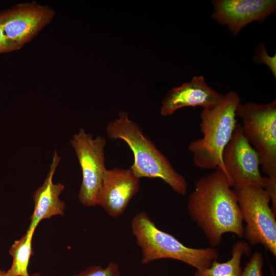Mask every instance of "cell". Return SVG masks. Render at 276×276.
<instances>
[{
    "label": "cell",
    "instance_id": "obj_1",
    "mask_svg": "<svg viewBox=\"0 0 276 276\" xmlns=\"http://www.w3.org/2000/svg\"><path fill=\"white\" fill-rule=\"evenodd\" d=\"M187 210L213 247L221 244L225 233L243 237L244 226L236 193L219 168L196 181Z\"/></svg>",
    "mask_w": 276,
    "mask_h": 276
},
{
    "label": "cell",
    "instance_id": "obj_2",
    "mask_svg": "<svg viewBox=\"0 0 276 276\" xmlns=\"http://www.w3.org/2000/svg\"><path fill=\"white\" fill-rule=\"evenodd\" d=\"M106 131L109 139L122 140L130 148L134 162L130 169L138 178H160L175 193L186 195L188 185L185 177L175 170L139 125L129 119L127 112H120L108 123Z\"/></svg>",
    "mask_w": 276,
    "mask_h": 276
},
{
    "label": "cell",
    "instance_id": "obj_3",
    "mask_svg": "<svg viewBox=\"0 0 276 276\" xmlns=\"http://www.w3.org/2000/svg\"><path fill=\"white\" fill-rule=\"evenodd\" d=\"M240 101L238 93L231 91L223 95L221 101L214 108L202 109L199 125L202 137L191 142L188 147L197 168H219L227 178L222 153L237 124L236 109Z\"/></svg>",
    "mask_w": 276,
    "mask_h": 276
},
{
    "label": "cell",
    "instance_id": "obj_4",
    "mask_svg": "<svg viewBox=\"0 0 276 276\" xmlns=\"http://www.w3.org/2000/svg\"><path fill=\"white\" fill-rule=\"evenodd\" d=\"M131 231L142 252V263L170 259L195 268H208L219 256L213 247L194 248L182 244L173 235L159 229L147 213L140 212L133 217Z\"/></svg>",
    "mask_w": 276,
    "mask_h": 276
},
{
    "label": "cell",
    "instance_id": "obj_5",
    "mask_svg": "<svg viewBox=\"0 0 276 276\" xmlns=\"http://www.w3.org/2000/svg\"><path fill=\"white\" fill-rule=\"evenodd\" d=\"M236 115L247 140L258 153L267 177L276 178V100L240 103Z\"/></svg>",
    "mask_w": 276,
    "mask_h": 276
},
{
    "label": "cell",
    "instance_id": "obj_6",
    "mask_svg": "<svg viewBox=\"0 0 276 276\" xmlns=\"http://www.w3.org/2000/svg\"><path fill=\"white\" fill-rule=\"evenodd\" d=\"M243 221L244 235L250 245H263L276 257V220L270 206V199L263 188L247 186L234 189Z\"/></svg>",
    "mask_w": 276,
    "mask_h": 276
},
{
    "label": "cell",
    "instance_id": "obj_7",
    "mask_svg": "<svg viewBox=\"0 0 276 276\" xmlns=\"http://www.w3.org/2000/svg\"><path fill=\"white\" fill-rule=\"evenodd\" d=\"M81 169L82 179L78 194L80 203L86 206L97 205L105 167L104 148L106 140L96 137L81 128L70 141Z\"/></svg>",
    "mask_w": 276,
    "mask_h": 276
},
{
    "label": "cell",
    "instance_id": "obj_8",
    "mask_svg": "<svg viewBox=\"0 0 276 276\" xmlns=\"http://www.w3.org/2000/svg\"><path fill=\"white\" fill-rule=\"evenodd\" d=\"M222 160L234 189L247 186L263 188L264 176L260 170L259 156L246 139L239 123L223 150Z\"/></svg>",
    "mask_w": 276,
    "mask_h": 276
},
{
    "label": "cell",
    "instance_id": "obj_9",
    "mask_svg": "<svg viewBox=\"0 0 276 276\" xmlns=\"http://www.w3.org/2000/svg\"><path fill=\"white\" fill-rule=\"evenodd\" d=\"M55 15L54 11L35 2L20 4L0 12V25L17 50L34 37Z\"/></svg>",
    "mask_w": 276,
    "mask_h": 276
},
{
    "label": "cell",
    "instance_id": "obj_10",
    "mask_svg": "<svg viewBox=\"0 0 276 276\" xmlns=\"http://www.w3.org/2000/svg\"><path fill=\"white\" fill-rule=\"evenodd\" d=\"M212 4V18L234 35L253 21L262 22L276 8L275 0H215Z\"/></svg>",
    "mask_w": 276,
    "mask_h": 276
},
{
    "label": "cell",
    "instance_id": "obj_11",
    "mask_svg": "<svg viewBox=\"0 0 276 276\" xmlns=\"http://www.w3.org/2000/svg\"><path fill=\"white\" fill-rule=\"evenodd\" d=\"M140 189V178L129 169H106L97 205L113 218L122 215Z\"/></svg>",
    "mask_w": 276,
    "mask_h": 276
},
{
    "label": "cell",
    "instance_id": "obj_12",
    "mask_svg": "<svg viewBox=\"0 0 276 276\" xmlns=\"http://www.w3.org/2000/svg\"><path fill=\"white\" fill-rule=\"evenodd\" d=\"M223 95L206 82L202 76H195L188 82L169 90L162 101L160 113L166 117L185 107H201L210 109L215 107Z\"/></svg>",
    "mask_w": 276,
    "mask_h": 276
},
{
    "label": "cell",
    "instance_id": "obj_13",
    "mask_svg": "<svg viewBox=\"0 0 276 276\" xmlns=\"http://www.w3.org/2000/svg\"><path fill=\"white\" fill-rule=\"evenodd\" d=\"M60 160V157L55 151L43 184L33 193L34 206L30 218L29 228L36 229L42 220L64 214L65 203L59 197L65 187L61 183H54L53 180Z\"/></svg>",
    "mask_w": 276,
    "mask_h": 276
},
{
    "label": "cell",
    "instance_id": "obj_14",
    "mask_svg": "<svg viewBox=\"0 0 276 276\" xmlns=\"http://www.w3.org/2000/svg\"><path fill=\"white\" fill-rule=\"evenodd\" d=\"M251 249L249 244L243 241H237L232 247L231 258L224 262L214 260L206 269L197 270L194 276H241V266L244 255H250Z\"/></svg>",
    "mask_w": 276,
    "mask_h": 276
},
{
    "label": "cell",
    "instance_id": "obj_15",
    "mask_svg": "<svg viewBox=\"0 0 276 276\" xmlns=\"http://www.w3.org/2000/svg\"><path fill=\"white\" fill-rule=\"evenodd\" d=\"M35 229L29 227L26 233L11 245L9 252L12 258V263L6 271V276H30L28 266L33 254L32 240Z\"/></svg>",
    "mask_w": 276,
    "mask_h": 276
},
{
    "label": "cell",
    "instance_id": "obj_16",
    "mask_svg": "<svg viewBox=\"0 0 276 276\" xmlns=\"http://www.w3.org/2000/svg\"><path fill=\"white\" fill-rule=\"evenodd\" d=\"M121 272L118 264L110 262L103 267L100 265H91L73 276H120Z\"/></svg>",
    "mask_w": 276,
    "mask_h": 276
},
{
    "label": "cell",
    "instance_id": "obj_17",
    "mask_svg": "<svg viewBox=\"0 0 276 276\" xmlns=\"http://www.w3.org/2000/svg\"><path fill=\"white\" fill-rule=\"evenodd\" d=\"M263 258L260 252H255L246 263L241 276H263Z\"/></svg>",
    "mask_w": 276,
    "mask_h": 276
},
{
    "label": "cell",
    "instance_id": "obj_18",
    "mask_svg": "<svg viewBox=\"0 0 276 276\" xmlns=\"http://www.w3.org/2000/svg\"><path fill=\"white\" fill-rule=\"evenodd\" d=\"M257 64H265L270 69L272 74L276 77V56H270L267 53L263 44H261L257 48L253 58Z\"/></svg>",
    "mask_w": 276,
    "mask_h": 276
},
{
    "label": "cell",
    "instance_id": "obj_19",
    "mask_svg": "<svg viewBox=\"0 0 276 276\" xmlns=\"http://www.w3.org/2000/svg\"><path fill=\"white\" fill-rule=\"evenodd\" d=\"M17 50L15 45L8 39L0 25V54Z\"/></svg>",
    "mask_w": 276,
    "mask_h": 276
},
{
    "label": "cell",
    "instance_id": "obj_20",
    "mask_svg": "<svg viewBox=\"0 0 276 276\" xmlns=\"http://www.w3.org/2000/svg\"><path fill=\"white\" fill-rule=\"evenodd\" d=\"M269 267H270V272H271V275L275 276V271L273 267L271 265L269 264Z\"/></svg>",
    "mask_w": 276,
    "mask_h": 276
},
{
    "label": "cell",
    "instance_id": "obj_21",
    "mask_svg": "<svg viewBox=\"0 0 276 276\" xmlns=\"http://www.w3.org/2000/svg\"><path fill=\"white\" fill-rule=\"evenodd\" d=\"M6 271L0 269V276H6Z\"/></svg>",
    "mask_w": 276,
    "mask_h": 276
},
{
    "label": "cell",
    "instance_id": "obj_22",
    "mask_svg": "<svg viewBox=\"0 0 276 276\" xmlns=\"http://www.w3.org/2000/svg\"><path fill=\"white\" fill-rule=\"evenodd\" d=\"M30 276H41V274L40 272H36L35 273H32Z\"/></svg>",
    "mask_w": 276,
    "mask_h": 276
}]
</instances>
